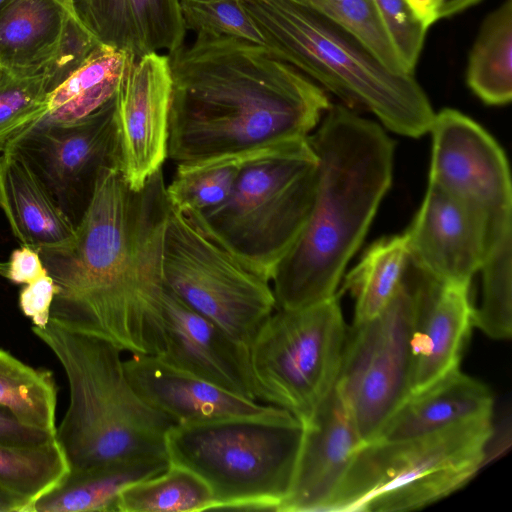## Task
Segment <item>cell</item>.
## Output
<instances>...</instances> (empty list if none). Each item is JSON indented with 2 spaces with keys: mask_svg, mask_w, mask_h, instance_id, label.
<instances>
[{
  "mask_svg": "<svg viewBox=\"0 0 512 512\" xmlns=\"http://www.w3.org/2000/svg\"><path fill=\"white\" fill-rule=\"evenodd\" d=\"M165 188L162 170L133 191L114 165L101 169L74 244L40 254L58 287L51 321L131 354L162 353Z\"/></svg>",
  "mask_w": 512,
  "mask_h": 512,
  "instance_id": "obj_1",
  "label": "cell"
},
{
  "mask_svg": "<svg viewBox=\"0 0 512 512\" xmlns=\"http://www.w3.org/2000/svg\"><path fill=\"white\" fill-rule=\"evenodd\" d=\"M167 55L175 165L307 138L332 106L314 81L247 40L196 34Z\"/></svg>",
  "mask_w": 512,
  "mask_h": 512,
  "instance_id": "obj_2",
  "label": "cell"
},
{
  "mask_svg": "<svg viewBox=\"0 0 512 512\" xmlns=\"http://www.w3.org/2000/svg\"><path fill=\"white\" fill-rule=\"evenodd\" d=\"M317 156L306 222L271 279L277 308L294 310L337 294L392 181L394 143L378 123L331 106L308 136Z\"/></svg>",
  "mask_w": 512,
  "mask_h": 512,
  "instance_id": "obj_3",
  "label": "cell"
},
{
  "mask_svg": "<svg viewBox=\"0 0 512 512\" xmlns=\"http://www.w3.org/2000/svg\"><path fill=\"white\" fill-rule=\"evenodd\" d=\"M32 332L52 351L68 381V409L55 430L70 473L136 458H169L176 423L131 385L121 350L49 320Z\"/></svg>",
  "mask_w": 512,
  "mask_h": 512,
  "instance_id": "obj_4",
  "label": "cell"
},
{
  "mask_svg": "<svg viewBox=\"0 0 512 512\" xmlns=\"http://www.w3.org/2000/svg\"><path fill=\"white\" fill-rule=\"evenodd\" d=\"M265 47L349 107L373 113L389 130L417 138L434 111L414 74L386 67L353 35L291 0H242Z\"/></svg>",
  "mask_w": 512,
  "mask_h": 512,
  "instance_id": "obj_5",
  "label": "cell"
},
{
  "mask_svg": "<svg viewBox=\"0 0 512 512\" xmlns=\"http://www.w3.org/2000/svg\"><path fill=\"white\" fill-rule=\"evenodd\" d=\"M303 423L275 407L261 415L175 424L166 435L171 463L209 487L215 509L273 510L289 493Z\"/></svg>",
  "mask_w": 512,
  "mask_h": 512,
  "instance_id": "obj_6",
  "label": "cell"
},
{
  "mask_svg": "<svg viewBox=\"0 0 512 512\" xmlns=\"http://www.w3.org/2000/svg\"><path fill=\"white\" fill-rule=\"evenodd\" d=\"M491 417L424 436L362 444L326 511H411L463 487L481 468Z\"/></svg>",
  "mask_w": 512,
  "mask_h": 512,
  "instance_id": "obj_7",
  "label": "cell"
},
{
  "mask_svg": "<svg viewBox=\"0 0 512 512\" xmlns=\"http://www.w3.org/2000/svg\"><path fill=\"white\" fill-rule=\"evenodd\" d=\"M316 166L308 137L270 147L243 167L225 202L193 213L249 268L271 282L308 217Z\"/></svg>",
  "mask_w": 512,
  "mask_h": 512,
  "instance_id": "obj_8",
  "label": "cell"
},
{
  "mask_svg": "<svg viewBox=\"0 0 512 512\" xmlns=\"http://www.w3.org/2000/svg\"><path fill=\"white\" fill-rule=\"evenodd\" d=\"M161 263L167 289L247 347L277 309L271 282L231 252L193 212L169 205Z\"/></svg>",
  "mask_w": 512,
  "mask_h": 512,
  "instance_id": "obj_9",
  "label": "cell"
},
{
  "mask_svg": "<svg viewBox=\"0 0 512 512\" xmlns=\"http://www.w3.org/2000/svg\"><path fill=\"white\" fill-rule=\"evenodd\" d=\"M346 332L338 295L300 309L277 308L248 345L258 400L307 422L335 388Z\"/></svg>",
  "mask_w": 512,
  "mask_h": 512,
  "instance_id": "obj_10",
  "label": "cell"
},
{
  "mask_svg": "<svg viewBox=\"0 0 512 512\" xmlns=\"http://www.w3.org/2000/svg\"><path fill=\"white\" fill-rule=\"evenodd\" d=\"M415 295L406 273L377 315L347 329L335 389L363 442L374 441L411 394Z\"/></svg>",
  "mask_w": 512,
  "mask_h": 512,
  "instance_id": "obj_11",
  "label": "cell"
},
{
  "mask_svg": "<svg viewBox=\"0 0 512 512\" xmlns=\"http://www.w3.org/2000/svg\"><path fill=\"white\" fill-rule=\"evenodd\" d=\"M429 132V184L481 210L496 231L512 227L509 166L494 138L474 120L450 108L434 114Z\"/></svg>",
  "mask_w": 512,
  "mask_h": 512,
  "instance_id": "obj_12",
  "label": "cell"
},
{
  "mask_svg": "<svg viewBox=\"0 0 512 512\" xmlns=\"http://www.w3.org/2000/svg\"><path fill=\"white\" fill-rule=\"evenodd\" d=\"M171 92L167 54L130 61L115 98L114 166L133 191L141 190L168 158Z\"/></svg>",
  "mask_w": 512,
  "mask_h": 512,
  "instance_id": "obj_13",
  "label": "cell"
},
{
  "mask_svg": "<svg viewBox=\"0 0 512 512\" xmlns=\"http://www.w3.org/2000/svg\"><path fill=\"white\" fill-rule=\"evenodd\" d=\"M114 106L70 123L39 124L14 145L71 218L74 207L83 213L101 169L114 165Z\"/></svg>",
  "mask_w": 512,
  "mask_h": 512,
  "instance_id": "obj_14",
  "label": "cell"
},
{
  "mask_svg": "<svg viewBox=\"0 0 512 512\" xmlns=\"http://www.w3.org/2000/svg\"><path fill=\"white\" fill-rule=\"evenodd\" d=\"M510 230L496 231L481 210L429 184L405 235L414 266L439 281L470 286L494 243Z\"/></svg>",
  "mask_w": 512,
  "mask_h": 512,
  "instance_id": "obj_15",
  "label": "cell"
},
{
  "mask_svg": "<svg viewBox=\"0 0 512 512\" xmlns=\"http://www.w3.org/2000/svg\"><path fill=\"white\" fill-rule=\"evenodd\" d=\"M406 275L415 295L411 341V393L459 368L472 327L469 286L439 281L409 259Z\"/></svg>",
  "mask_w": 512,
  "mask_h": 512,
  "instance_id": "obj_16",
  "label": "cell"
},
{
  "mask_svg": "<svg viewBox=\"0 0 512 512\" xmlns=\"http://www.w3.org/2000/svg\"><path fill=\"white\" fill-rule=\"evenodd\" d=\"M163 309L166 341L164 350L157 356L229 392L259 401L247 346L194 311L166 287Z\"/></svg>",
  "mask_w": 512,
  "mask_h": 512,
  "instance_id": "obj_17",
  "label": "cell"
},
{
  "mask_svg": "<svg viewBox=\"0 0 512 512\" xmlns=\"http://www.w3.org/2000/svg\"><path fill=\"white\" fill-rule=\"evenodd\" d=\"M288 495L278 511H326L363 444L334 388L305 422Z\"/></svg>",
  "mask_w": 512,
  "mask_h": 512,
  "instance_id": "obj_18",
  "label": "cell"
},
{
  "mask_svg": "<svg viewBox=\"0 0 512 512\" xmlns=\"http://www.w3.org/2000/svg\"><path fill=\"white\" fill-rule=\"evenodd\" d=\"M124 367L136 392L176 424L261 415L277 407L229 392L157 355L131 354Z\"/></svg>",
  "mask_w": 512,
  "mask_h": 512,
  "instance_id": "obj_19",
  "label": "cell"
},
{
  "mask_svg": "<svg viewBox=\"0 0 512 512\" xmlns=\"http://www.w3.org/2000/svg\"><path fill=\"white\" fill-rule=\"evenodd\" d=\"M71 14L99 43L135 59L183 45L180 0H70Z\"/></svg>",
  "mask_w": 512,
  "mask_h": 512,
  "instance_id": "obj_20",
  "label": "cell"
},
{
  "mask_svg": "<svg viewBox=\"0 0 512 512\" xmlns=\"http://www.w3.org/2000/svg\"><path fill=\"white\" fill-rule=\"evenodd\" d=\"M0 208L21 245L40 254L65 251L75 242V222L15 146L0 154Z\"/></svg>",
  "mask_w": 512,
  "mask_h": 512,
  "instance_id": "obj_21",
  "label": "cell"
},
{
  "mask_svg": "<svg viewBox=\"0 0 512 512\" xmlns=\"http://www.w3.org/2000/svg\"><path fill=\"white\" fill-rule=\"evenodd\" d=\"M493 404L489 388L458 368L425 389L411 393L374 441L416 438L463 422L489 418Z\"/></svg>",
  "mask_w": 512,
  "mask_h": 512,
  "instance_id": "obj_22",
  "label": "cell"
},
{
  "mask_svg": "<svg viewBox=\"0 0 512 512\" xmlns=\"http://www.w3.org/2000/svg\"><path fill=\"white\" fill-rule=\"evenodd\" d=\"M69 13L58 0H7L0 8V67L14 76L42 74Z\"/></svg>",
  "mask_w": 512,
  "mask_h": 512,
  "instance_id": "obj_23",
  "label": "cell"
},
{
  "mask_svg": "<svg viewBox=\"0 0 512 512\" xmlns=\"http://www.w3.org/2000/svg\"><path fill=\"white\" fill-rule=\"evenodd\" d=\"M169 465V458H136L69 472L33 501L29 512H117L119 495L126 487L162 473Z\"/></svg>",
  "mask_w": 512,
  "mask_h": 512,
  "instance_id": "obj_24",
  "label": "cell"
},
{
  "mask_svg": "<svg viewBox=\"0 0 512 512\" xmlns=\"http://www.w3.org/2000/svg\"><path fill=\"white\" fill-rule=\"evenodd\" d=\"M133 58L100 44L83 66L49 93L47 112L39 124L78 121L112 103Z\"/></svg>",
  "mask_w": 512,
  "mask_h": 512,
  "instance_id": "obj_25",
  "label": "cell"
},
{
  "mask_svg": "<svg viewBox=\"0 0 512 512\" xmlns=\"http://www.w3.org/2000/svg\"><path fill=\"white\" fill-rule=\"evenodd\" d=\"M467 84L488 105L512 99V0L483 21L469 55Z\"/></svg>",
  "mask_w": 512,
  "mask_h": 512,
  "instance_id": "obj_26",
  "label": "cell"
},
{
  "mask_svg": "<svg viewBox=\"0 0 512 512\" xmlns=\"http://www.w3.org/2000/svg\"><path fill=\"white\" fill-rule=\"evenodd\" d=\"M409 265L405 233L373 243L345 277L341 291L355 298L353 323L377 315L400 288Z\"/></svg>",
  "mask_w": 512,
  "mask_h": 512,
  "instance_id": "obj_27",
  "label": "cell"
},
{
  "mask_svg": "<svg viewBox=\"0 0 512 512\" xmlns=\"http://www.w3.org/2000/svg\"><path fill=\"white\" fill-rule=\"evenodd\" d=\"M268 148L177 164L174 176L165 188L169 205L180 211L197 213L218 207L232 193L243 167Z\"/></svg>",
  "mask_w": 512,
  "mask_h": 512,
  "instance_id": "obj_28",
  "label": "cell"
},
{
  "mask_svg": "<svg viewBox=\"0 0 512 512\" xmlns=\"http://www.w3.org/2000/svg\"><path fill=\"white\" fill-rule=\"evenodd\" d=\"M215 509L207 484L170 462L162 473L135 482L119 495L117 512H193Z\"/></svg>",
  "mask_w": 512,
  "mask_h": 512,
  "instance_id": "obj_29",
  "label": "cell"
},
{
  "mask_svg": "<svg viewBox=\"0 0 512 512\" xmlns=\"http://www.w3.org/2000/svg\"><path fill=\"white\" fill-rule=\"evenodd\" d=\"M57 393L50 370L34 368L0 349V405L22 423L55 432Z\"/></svg>",
  "mask_w": 512,
  "mask_h": 512,
  "instance_id": "obj_30",
  "label": "cell"
},
{
  "mask_svg": "<svg viewBox=\"0 0 512 512\" xmlns=\"http://www.w3.org/2000/svg\"><path fill=\"white\" fill-rule=\"evenodd\" d=\"M69 473L56 440L37 446L0 444V486L17 492L33 503L52 490Z\"/></svg>",
  "mask_w": 512,
  "mask_h": 512,
  "instance_id": "obj_31",
  "label": "cell"
},
{
  "mask_svg": "<svg viewBox=\"0 0 512 512\" xmlns=\"http://www.w3.org/2000/svg\"><path fill=\"white\" fill-rule=\"evenodd\" d=\"M512 230L500 237L490 249L482 267V297L473 306L472 326L496 340L512 335L511 296Z\"/></svg>",
  "mask_w": 512,
  "mask_h": 512,
  "instance_id": "obj_32",
  "label": "cell"
},
{
  "mask_svg": "<svg viewBox=\"0 0 512 512\" xmlns=\"http://www.w3.org/2000/svg\"><path fill=\"white\" fill-rule=\"evenodd\" d=\"M335 23L373 53L386 67L408 73L402 65L373 0H291Z\"/></svg>",
  "mask_w": 512,
  "mask_h": 512,
  "instance_id": "obj_33",
  "label": "cell"
},
{
  "mask_svg": "<svg viewBox=\"0 0 512 512\" xmlns=\"http://www.w3.org/2000/svg\"><path fill=\"white\" fill-rule=\"evenodd\" d=\"M48 95L42 74L21 77L5 72L0 79V154L43 120Z\"/></svg>",
  "mask_w": 512,
  "mask_h": 512,
  "instance_id": "obj_34",
  "label": "cell"
},
{
  "mask_svg": "<svg viewBox=\"0 0 512 512\" xmlns=\"http://www.w3.org/2000/svg\"><path fill=\"white\" fill-rule=\"evenodd\" d=\"M186 30L231 37L265 46V40L242 0H180Z\"/></svg>",
  "mask_w": 512,
  "mask_h": 512,
  "instance_id": "obj_35",
  "label": "cell"
},
{
  "mask_svg": "<svg viewBox=\"0 0 512 512\" xmlns=\"http://www.w3.org/2000/svg\"><path fill=\"white\" fill-rule=\"evenodd\" d=\"M100 44L101 43L69 13L65 20L56 50L42 72L48 94L83 66Z\"/></svg>",
  "mask_w": 512,
  "mask_h": 512,
  "instance_id": "obj_36",
  "label": "cell"
},
{
  "mask_svg": "<svg viewBox=\"0 0 512 512\" xmlns=\"http://www.w3.org/2000/svg\"><path fill=\"white\" fill-rule=\"evenodd\" d=\"M405 70L414 74L427 29L415 18L405 0H373Z\"/></svg>",
  "mask_w": 512,
  "mask_h": 512,
  "instance_id": "obj_37",
  "label": "cell"
},
{
  "mask_svg": "<svg viewBox=\"0 0 512 512\" xmlns=\"http://www.w3.org/2000/svg\"><path fill=\"white\" fill-rule=\"evenodd\" d=\"M57 292L58 287L48 272L21 289L19 307L31 319L33 326L44 327L49 322L51 305Z\"/></svg>",
  "mask_w": 512,
  "mask_h": 512,
  "instance_id": "obj_38",
  "label": "cell"
},
{
  "mask_svg": "<svg viewBox=\"0 0 512 512\" xmlns=\"http://www.w3.org/2000/svg\"><path fill=\"white\" fill-rule=\"evenodd\" d=\"M47 273L40 253L21 245L6 262H0V275L15 284H29Z\"/></svg>",
  "mask_w": 512,
  "mask_h": 512,
  "instance_id": "obj_39",
  "label": "cell"
},
{
  "mask_svg": "<svg viewBox=\"0 0 512 512\" xmlns=\"http://www.w3.org/2000/svg\"><path fill=\"white\" fill-rule=\"evenodd\" d=\"M55 440V432L22 423L9 409L0 405V444L37 446Z\"/></svg>",
  "mask_w": 512,
  "mask_h": 512,
  "instance_id": "obj_40",
  "label": "cell"
},
{
  "mask_svg": "<svg viewBox=\"0 0 512 512\" xmlns=\"http://www.w3.org/2000/svg\"><path fill=\"white\" fill-rule=\"evenodd\" d=\"M445 0H405L415 18L428 29L440 19V10Z\"/></svg>",
  "mask_w": 512,
  "mask_h": 512,
  "instance_id": "obj_41",
  "label": "cell"
},
{
  "mask_svg": "<svg viewBox=\"0 0 512 512\" xmlns=\"http://www.w3.org/2000/svg\"><path fill=\"white\" fill-rule=\"evenodd\" d=\"M31 504L27 497L0 486V512H29Z\"/></svg>",
  "mask_w": 512,
  "mask_h": 512,
  "instance_id": "obj_42",
  "label": "cell"
},
{
  "mask_svg": "<svg viewBox=\"0 0 512 512\" xmlns=\"http://www.w3.org/2000/svg\"><path fill=\"white\" fill-rule=\"evenodd\" d=\"M481 0H445L440 10V19L457 14Z\"/></svg>",
  "mask_w": 512,
  "mask_h": 512,
  "instance_id": "obj_43",
  "label": "cell"
},
{
  "mask_svg": "<svg viewBox=\"0 0 512 512\" xmlns=\"http://www.w3.org/2000/svg\"><path fill=\"white\" fill-rule=\"evenodd\" d=\"M70 11V0H58Z\"/></svg>",
  "mask_w": 512,
  "mask_h": 512,
  "instance_id": "obj_44",
  "label": "cell"
},
{
  "mask_svg": "<svg viewBox=\"0 0 512 512\" xmlns=\"http://www.w3.org/2000/svg\"><path fill=\"white\" fill-rule=\"evenodd\" d=\"M4 74H5V71L0 67V79L3 77Z\"/></svg>",
  "mask_w": 512,
  "mask_h": 512,
  "instance_id": "obj_45",
  "label": "cell"
},
{
  "mask_svg": "<svg viewBox=\"0 0 512 512\" xmlns=\"http://www.w3.org/2000/svg\"><path fill=\"white\" fill-rule=\"evenodd\" d=\"M7 0H0V8L5 4Z\"/></svg>",
  "mask_w": 512,
  "mask_h": 512,
  "instance_id": "obj_46",
  "label": "cell"
}]
</instances>
